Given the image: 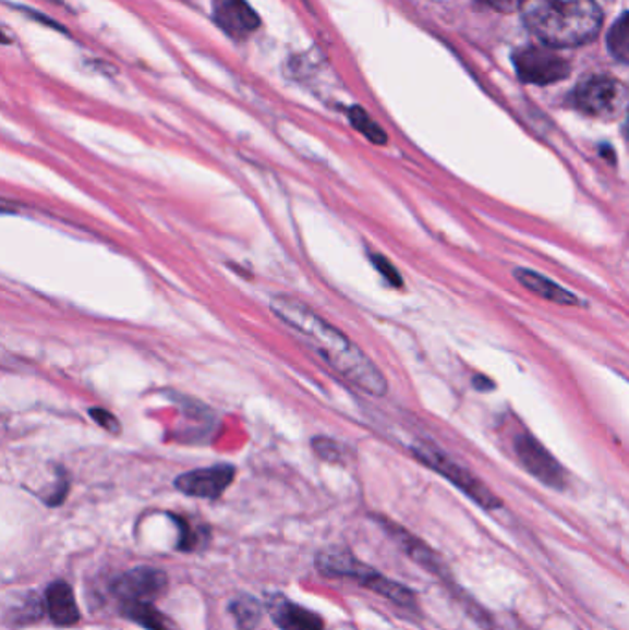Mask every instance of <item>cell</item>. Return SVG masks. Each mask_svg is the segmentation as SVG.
Listing matches in <instances>:
<instances>
[{"label":"cell","instance_id":"1","mask_svg":"<svg viewBox=\"0 0 629 630\" xmlns=\"http://www.w3.org/2000/svg\"><path fill=\"white\" fill-rule=\"evenodd\" d=\"M270 308L277 319L300 334L312 351L318 352L324 362L349 384L373 397L386 395L388 381L383 371L342 330L325 322L318 312L290 295H276Z\"/></svg>","mask_w":629,"mask_h":630},{"label":"cell","instance_id":"2","mask_svg":"<svg viewBox=\"0 0 629 630\" xmlns=\"http://www.w3.org/2000/svg\"><path fill=\"white\" fill-rule=\"evenodd\" d=\"M521 12L530 32L551 48L593 41L602 24L594 0H524Z\"/></svg>","mask_w":629,"mask_h":630},{"label":"cell","instance_id":"3","mask_svg":"<svg viewBox=\"0 0 629 630\" xmlns=\"http://www.w3.org/2000/svg\"><path fill=\"white\" fill-rule=\"evenodd\" d=\"M412 452H414L415 458L420 459L421 463L434 470V472H438L439 476H444L456 488H460L465 496H469L482 509L493 511V509H498V507L503 506V501L498 500V496L493 494L492 488L487 487L486 483L480 482L471 470L465 469L460 463H456L455 459H450L447 453L441 452L436 446L423 443V445H415L412 448Z\"/></svg>","mask_w":629,"mask_h":630},{"label":"cell","instance_id":"4","mask_svg":"<svg viewBox=\"0 0 629 630\" xmlns=\"http://www.w3.org/2000/svg\"><path fill=\"white\" fill-rule=\"evenodd\" d=\"M576 108L594 119L613 120L622 117L628 106V90L613 77H591L578 85Z\"/></svg>","mask_w":629,"mask_h":630},{"label":"cell","instance_id":"5","mask_svg":"<svg viewBox=\"0 0 629 630\" xmlns=\"http://www.w3.org/2000/svg\"><path fill=\"white\" fill-rule=\"evenodd\" d=\"M516 452L527 472L535 480H540L543 485L558 490L567 487V472L564 467L535 437L530 434L519 435L516 440Z\"/></svg>","mask_w":629,"mask_h":630},{"label":"cell","instance_id":"6","mask_svg":"<svg viewBox=\"0 0 629 630\" xmlns=\"http://www.w3.org/2000/svg\"><path fill=\"white\" fill-rule=\"evenodd\" d=\"M516 69L522 82L548 85L569 76L570 65L551 47H528L517 52Z\"/></svg>","mask_w":629,"mask_h":630},{"label":"cell","instance_id":"7","mask_svg":"<svg viewBox=\"0 0 629 630\" xmlns=\"http://www.w3.org/2000/svg\"><path fill=\"white\" fill-rule=\"evenodd\" d=\"M168 577L156 568H135L114 579L111 584L114 597L126 603H152L165 594Z\"/></svg>","mask_w":629,"mask_h":630},{"label":"cell","instance_id":"8","mask_svg":"<svg viewBox=\"0 0 629 630\" xmlns=\"http://www.w3.org/2000/svg\"><path fill=\"white\" fill-rule=\"evenodd\" d=\"M234 469L229 464H216L209 469L192 470L176 480V487L181 493L194 498L216 500L222 496L223 490L233 483Z\"/></svg>","mask_w":629,"mask_h":630},{"label":"cell","instance_id":"9","mask_svg":"<svg viewBox=\"0 0 629 630\" xmlns=\"http://www.w3.org/2000/svg\"><path fill=\"white\" fill-rule=\"evenodd\" d=\"M213 12L218 26L237 39L250 36L261 24V19L246 0H215Z\"/></svg>","mask_w":629,"mask_h":630},{"label":"cell","instance_id":"10","mask_svg":"<svg viewBox=\"0 0 629 630\" xmlns=\"http://www.w3.org/2000/svg\"><path fill=\"white\" fill-rule=\"evenodd\" d=\"M274 623L281 630H324V618L319 614L312 613L309 608L300 607L298 603L274 597L268 603Z\"/></svg>","mask_w":629,"mask_h":630},{"label":"cell","instance_id":"11","mask_svg":"<svg viewBox=\"0 0 629 630\" xmlns=\"http://www.w3.org/2000/svg\"><path fill=\"white\" fill-rule=\"evenodd\" d=\"M516 279L521 282L527 290L540 295V298L551 301V303L564 304V306H582V301L576 298L574 293L565 290L554 280L546 279L545 275L535 274L532 269L517 268Z\"/></svg>","mask_w":629,"mask_h":630},{"label":"cell","instance_id":"12","mask_svg":"<svg viewBox=\"0 0 629 630\" xmlns=\"http://www.w3.org/2000/svg\"><path fill=\"white\" fill-rule=\"evenodd\" d=\"M47 613L50 619L61 627L78 623V605H76L71 586L65 581H56L48 586Z\"/></svg>","mask_w":629,"mask_h":630},{"label":"cell","instance_id":"13","mask_svg":"<svg viewBox=\"0 0 629 630\" xmlns=\"http://www.w3.org/2000/svg\"><path fill=\"white\" fill-rule=\"evenodd\" d=\"M359 583L366 586L367 590H373L377 594L383 595L386 599L394 601L397 605H404L410 607L415 603V594L412 590L404 586V584L391 581L388 577H384L380 571L367 568L364 576L360 577Z\"/></svg>","mask_w":629,"mask_h":630},{"label":"cell","instance_id":"14","mask_svg":"<svg viewBox=\"0 0 629 630\" xmlns=\"http://www.w3.org/2000/svg\"><path fill=\"white\" fill-rule=\"evenodd\" d=\"M124 614L128 618L133 619L135 623L141 625L148 630H176V625L159 613L154 603H126Z\"/></svg>","mask_w":629,"mask_h":630},{"label":"cell","instance_id":"15","mask_svg":"<svg viewBox=\"0 0 629 630\" xmlns=\"http://www.w3.org/2000/svg\"><path fill=\"white\" fill-rule=\"evenodd\" d=\"M391 536H396L397 541L401 542L399 546L407 552L412 559L418 560L421 566H425L426 570L434 571L438 576L441 571V560L434 555L431 547L425 546V542H420L412 535H408L404 531H394L390 528Z\"/></svg>","mask_w":629,"mask_h":630},{"label":"cell","instance_id":"16","mask_svg":"<svg viewBox=\"0 0 629 630\" xmlns=\"http://www.w3.org/2000/svg\"><path fill=\"white\" fill-rule=\"evenodd\" d=\"M229 610L233 614L234 621L239 625L240 630H253L257 627L263 616V608L257 599L252 595H240L237 599L231 601Z\"/></svg>","mask_w":629,"mask_h":630},{"label":"cell","instance_id":"17","mask_svg":"<svg viewBox=\"0 0 629 630\" xmlns=\"http://www.w3.org/2000/svg\"><path fill=\"white\" fill-rule=\"evenodd\" d=\"M628 13H624L617 23L613 24L612 32L607 36V47L615 56V60L622 61V63L628 61Z\"/></svg>","mask_w":629,"mask_h":630},{"label":"cell","instance_id":"18","mask_svg":"<svg viewBox=\"0 0 629 630\" xmlns=\"http://www.w3.org/2000/svg\"><path fill=\"white\" fill-rule=\"evenodd\" d=\"M349 119L353 122L354 128L370 138L375 144H386V133H384L380 125L373 122L372 117L364 111V109L353 108L349 111Z\"/></svg>","mask_w":629,"mask_h":630},{"label":"cell","instance_id":"19","mask_svg":"<svg viewBox=\"0 0 629 630\" xmlns=\"http://www.w3.org/2000/svg\"><path fill=\"white\" fill-rule=\"evenodd\" d=\"M373 266L383 274L384 279L388 280L390 284L396 286V288H401L402 286V277L397 271L396 266L391 264L388 258H384V255H377V253H373L372 255Z\"/></svg>","mask_w":629,"mask_h":630},{"label":"cell","instance_id":"20","mask_svg":"<svg viewBox=\"0 0 629 630\" xmlns=\"http://www.w3.org/2000/svg\"><path fill=\"white\" fill-rule=\"evenodd\" d=\"M314 452L318 453L319 458L325 459V461H340L342 458V446L336 445L335 440L314 439Z\"/></svg>","mask_w":629,"mask_h":630},{"label":"cell","instance_id":"21","mask_svg":"<svg viewBox=\"0 0 629 630\" xmlns=\"http://www.w3.org/2000/svg\"><path fill=\"white\" fill-rule=\"evenodd\" d=\"M90 415L95 416V421L98 424H102L104 428L109 429L111 434H119L120 424L117 419H114L111 413H106V411L93 410Z\"/></svg>","mask_w":629,"mask_h":630},{"label":"cell","instance_id":"22","mask_svg":"<svg viewBox=\"0 0 629 630\" xmlns=\"http://www.w3.org/2000/svg\"><path fill=\"white\" fill-rule=\"evenodd\" d=\"M489 7L495 8L498 12H516L522 7L524 0H486Z\"/></svg>","mask_w":629,"mask_h":630},{"label":"cell","instance_id":"23","mask_svg":"<svg viewBox=\"0 0 629 630\" xmlns=\"http://www.w3.org/2000/svg\"><path fill=\"white\" fill-rule=\"evenodd\" d=\"M474 387L479 389V391H492L495 384L492 380H487L486 376H476L473 380Z\"/></svg>","mask_w":629,"mask_h":630},{"label":"cell","instance_id":"24","mask_svg":"<svg viewBox=\"0 0 629 630\" xmlns=\"http://www.w3.org/2000/svg\"><path fill=\"white\" fill-rule=\"evenodd\" d=\"M0 45H10V37L2 31H0Z\"/></svg>","mask_w":629,"mask_h":630}]
</instances>
